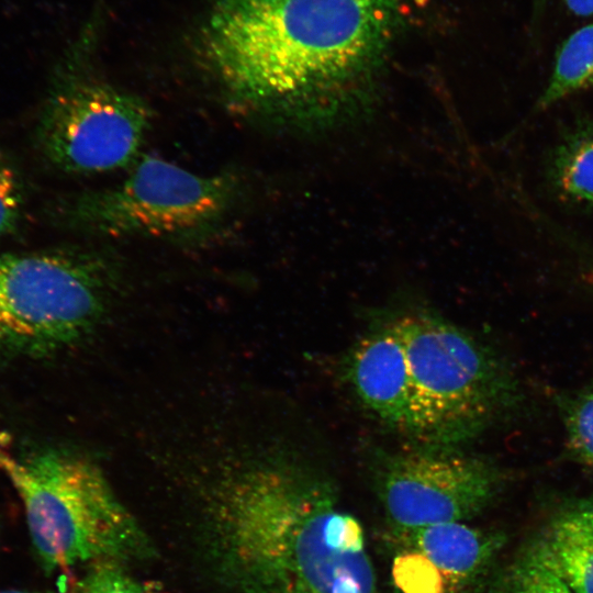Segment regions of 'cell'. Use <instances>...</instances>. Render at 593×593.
<instances>
[{"label":"cell","mask_w":593,"mask_h":593,"mask_svg":"<svg viewBox=\"0 0 593 593\" xmlns=\"http://www.w3.org/2000/svg\"><path fill=\"white\" fill-rule=\"evenodd\" d=\"M560 407L568 454L593 468V387L564 396Z\"/></svg>","instance_id":"15"},{"label":"cell","mask_w":593,"mask_h":593,"mask_svg":"<svg viewBox=\"0 0 593 593\" xmlns=\"http://www.w3.org/2000/svg\"><path fill=\"white\" fill-rule=\"evenodd\" d=\"M401 0H216L205 56L234 103L298 115L336 96L383 49Z\"/></svg>","instance_id":"2"},{"label":"cell","mask_w":593,"mask_h":593,"mask_svg":"<svg viewBox=\"0 0 593 593\" xmlns=\"http://www.w3.org/2000/svg\"><path fill=\"white\" fill-rule=\"evenodd\" d=\"M538 1L540 2L541 0H538Z\"/></svg>","instance_id":"22"},{"label":"cell","mask_w":593,"mask_h":593,"mask_svg":"<svg viewBox=\"0 0 593 593\" xmlns=\"http://www.w3.org/2000/svg\"><path fill=\"white\" fill-rule=\"evenodd\" d=\"M23 209V186L14 166L0 153V238L18 226Z\"/></svg>","instance_id":"16"},{"label":"cell","mask_w":593,"mask_h":593,"mask_svg":"<svg viewBox=\"0 0 593 593\" xmlns=\"http://www.w3.org/2000/svg\"><path fill=\"white\" fill-rule=\"evenodd\" d=\"M569 11L579 16L593 15V0H564Z\"/></svg>","instance_id":"18"},{"label":"cell","mask_w":593,"mask_h":593,"mask_svg":"<svg viewBox=\"0 0 593 593\" xmlns=\"http://www.w3.org/2000/svg\"><path fill=\"white\" fill-rule=\"evenodd\" d=\"M549 176L561 198L593 210V122L577 127L559 143Z\"/></svg>","instance_id":"12"},{"label":"cell","mask_w":593,"mask_h":593,"mask_svg":"<svg viewBox=\"0 0 593 593\" xmlns=\"http://www.w3.org/2000/svg\"><path fill=\"white\" fill-rule=\"evenodd\" d=\"M122 286L109 251L0 254V356L41 359L83 342Z\"/></svg>","instance_id":"5"},{"label":"cell","mask_w":593,"mask_h":593,"mask_svg":"<svg viewBox=\"0 0 593 593\" xmlns=\"http://www.w3.org/2000/svg\"><path fill=\"white\" fill-rule=\"evenodd\" d=\"M239 190L232 172L200 175L142 156L121 182L69 197L54 215L65 227L96 236L188 239L222 224Z\"/></svg>","instance_id":"6"},{"label":"cell","mask_w":593,"mask_h":593,"mask_svg":"<svg viewBox=\"0 0 593 593\" xmlns=\"http://www.w3.org/2000/svg\"><path fill=\"white\" fill-rule=\"evenodd\" d=\"M593 87V23L574 31L560 45L551 76L537 101L544 110Z\"/></svg>","instance_id":"13"},{"label":"cell","mask_w":593,"mask_h":593,"mask_svg":"<svg viewBox=\"0 0 593 593\" xmlns=\"http://www.w3.org/2000/svg\"><path fill=\"white\" fill-rule=\"evenodd\" d=\"M389 320L405 356L418 445L458 449L515 407L519 389L514 374L470 333L430 312Z\"/></svg>","instance_id":"4"},{"label":"cell","mask_w":593,"mask_h":593,"mask_svg":"<svg viewBox=\"0 0 593 593\" xmlns=\"http://www.w3.org/2000/svg\"><path fill=\"white\" fill-rule=\"evenodd\" d=\"M153 113L136 94L108 82L64 74L38 116L36 145L60 171L93 175L132 166Z\"/></svg>","instance_id":"7"},{"label":"cell","mask_w":593,"mask_h":593,"mask_svg":"<svg viewBox=\"0 0 593 593\" xmlns=\"http://www.w3.org/2000/svg\"><path fill=\"white\" fill-rule=\"evenodd\" d=\"M9 461H10V458L4 454V451L0 447V469L4 470Z\"/></svg>","instance_id":"19"},{"label":"cell","mask_w":593,"mask_h":593,"mask_svg":"<svg viewBox=\"0 0 593 593\" xmlns=\"http://www.w3.org/2000/svg\"><path fill=\"white\" fill-rule=\"evenodd\" d=\"M370 461L372 488L392 528L469 523L494 501L504 481L494 462L457 448L382 449Z\"/></svg>","instance_id":"8"},{"label":"cell","mask_w":593,"mask_h":593,"mask_svg":"<svg viewBox=\"0 0 593 593\" xmlns=\"http://www.w3.org/2000/svg\"><path fill=\"white\" fill-rule=\"evenodd\" d=\"M208 505L236 593H382L362 523L309 465L271 457L233 467Z\"/></svg>","instance_id":"1"},{"label":"cell","mask_w":593,"mask_h":593,"mask_svg":"<svg viewBox=\"0 0 593 593\" xmlns=\"http://www.w3.org/2000/svg\"><path fill=\"white\" fill-rule=\"evenodd\" d=\"M489 593H572V591L529 550L495 578Z\"/></svg>","instance_id":"14"},{"label":"cell","mask_w":593,"mask_h":593,"mask_svg":"<svg viewBox=\"0 0 593 593\" xmlns=\"http://www.w3.org/2000/svg\"><path fill=\"white\" fill-rule=\"evenodd\" d=\"M589 283L593 287V272L589 276Z\"/></svg>","instance_id":"21"},{"label":"cell","mask_w":593,"mask_h":593,"mask_svg":"<svg viewBox=\"0 0 593 593\" xmlns=\"http://www.w3.org/2000/svg\"><path fill=\"white\" fill-rule=\"evenodd\" d=\"M346 380L374 417L419 443V422L401 340L390 320L377 325L348 350Z\"/></svg>","instance_id":"10"},{"label":"cell","mask_w":593,"mask_h":593,"mask_svg":"<svg viewBox=\"0 0 593 593\" xmlns=\"http://www.w3.org/2000/svg\"><path fill=\"white\" fill-rule=\"evenodd\" d=\"M382 539L395 593H478L503 544L469 523L385 526Z\"/></svg>","instance_id":"9"},{"label":"cell","mask_w":593,"mask_h":593,"mask_svg":"<svg viewBox=\"0 0 593 593\" xmlns=\"http://www.w3.org/2000/svg\"><path fill=\"white\" fill-rule=\"evenodd\" d=\"M0 593H49V592H35V591H24V590H4Z\"/></svg>","instance_id":"20"},{"label":"cell","mask_w":593,"mask_h":593,"mask_svg":"<svg viewBox=\"0 0 593 593\" xmlns=\"http://www.w3.org/2000/svg\"><path fill=\"white\" fill-rule=\"evenodd\" d=\"M530 551L572 593H593V497L564 505Z\"/></svg>","instance_id":"11"},{"label":"cell","mask_w":593,"mask_h":593,"mask_svg":"<svg viewBox=\"0 0 593 593\" xmlns=\"http://www.w3.org/2000/svg\"><path fill=\"white\" fill-rule=\"evenodd\" d=\"M120 566L94 564L78 582L76 593H146Z\"/></svg>","instance_id":"17"},{"label":"cell","mask_w":593,"mask_h":593,"mask_svg":"<svg viewBox=\"0 0 593 593\" xmlns=\"http://www.w3.org/2000/svg\"><path fill=\"white\" fill-rule=\"evenodd\" d=\"M25 512L33 548L47 571L93 562L120 566L152 545L101 469L60 449L33 452L4 468Z\"/></svg>","instance_id":"3"}]
</instances>
